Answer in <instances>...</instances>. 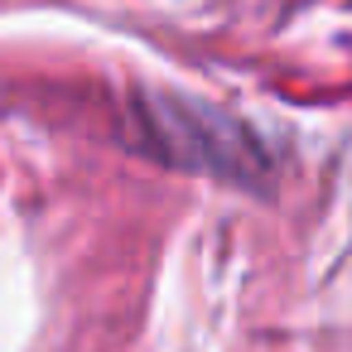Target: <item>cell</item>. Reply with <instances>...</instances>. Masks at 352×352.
I'll return each instance as SVG.
<instances>
[{"instance_id":"6da1fadb","label":"cell","mask_w":352,"mask_h":352,"mask_svg":"<svg viewBox=\"0 0 352 352\" xmlns=\"http://www.w3.org/2000/svg\"><path fill=\"white\" fill-rule=\"evenodd\" d=\"M140 131H145L150 155H160L169 164H184V169L251 174V164H256L246 135L227 116H217L208 107H193V102H179V97H145L140 102Z\"/></svg>"}]
</instances>
